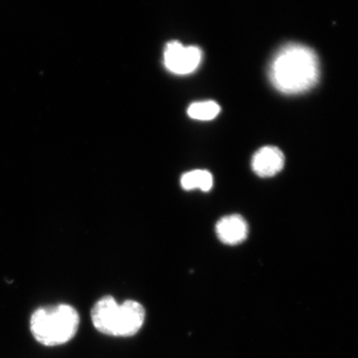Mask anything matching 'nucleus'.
Masks as SVG:
<instances>
[{
    "instance_id": "39448f33",
    "label": "nucleus",
    "mask_w": 358,
    "mask_h": 358,
    "mask_svg": "<svg viewBox=\"0 0 358 358\" xmlns=\"http://www.w3.org/2000/svg\"><path fill=\"white\" fill-rule=\"evenodd\" d=\"M285 155L277 147L261 148L252 157L251 166L260 178H271L284 169Z\"/></svg>"
},
{
    "instance_id": "6e6552de",
    "label": "nucleus",
    "mask_w": 358,
    "mask_h": 358,
    "mask_svg": "<svg viewBox=\"0 0 358 358\" xmlns=\"http://www.w3.org/2000/svg\"><path fill=\"white\" fill-rule=\"evenodd\" d=\"M220 106L214 101L192 103L188 107L187 115L197 121H211L220 113Z\"/></svg>"
},
{
    "instance_id": "20e7f679",
    "label": "nucleus",
    "mask_w": 358,
    "mask_h": 358,
    "mask_svg": "<svg viewBox=\"0 0 358 358\" xmlns=\"http://www.w3.org/2000/svg\"><path fill=\"white\" fill-rule=\"evenodd\" d=\"M201 49L196 46H185L180 42L167 43L164 52V64L173 74L185 76L197 70L201 64Z\"/></svg>"
},
{
    "instance_id": "7ed1b4c3",
    "label": "nucleus",
    "mask_w": 358,
    "mask_h": 358,
    "mask_svg": "<svg viewBox=\"0 0 358 358\" xmlns=\"http://www.w3.org/2000/svg\"><path fill=\"white\" fill-rule=\"evenodd\" d=\"M80 315L67 303L45 306L34 310L30 317V331L40 345L59 346L69 343L80 327Z\"/></svg>"
},
{
    "instance_id": "f03ea898",
    "label": "nucleus",
    "mask_w": 358,
    "mask_h": 358,
    "mask_svg": "<svg viewBox=\"0 0 358 358\" xmlns=\"http://www.w3.org/2000/svg\"><path fill=\"white\" fill-rule=\"evenodd\" d=\"M91 320L99 333L117 338H131L145 324V308L133 300L117 305L115 299L108 294L96 301L91 308Z\"/></svg>"
},
{
    "instance_id": "f257e3e1",
    "label": "nucleus",
    "mask_w": 358,
    "mask_h": 358,
    "mask_svg": "<svg viewBox=\"0 0 358 358\" xmlns=\"http://www.w3.org/2000/svg\"><path fill=\"white\" fill-rule=\"evenodd\" d=\"M268 78L273 87L285 95L306 93L319 82V58L305 45H285L271 61Z\"/></svg>"
},
{
    "instance_id": "0eeeda50",
    "label": "nucleus",
    "mask_w": 358,
    "mask_h": 358,
    "mask_svg": "<svg viewBox=\"0 0 358 358\" xmlns=\"http://www.w3.org/2000/svg\"><path fill=\"white\" fill-rule=\"evenodd\" d=\"M180 183L183 189L193 190L199 188L202 192H207L213 186V176L205 169H195L183 174Z\"/></svg>"
},
{
    "instance_id": "423d86ee",
    "label": "nucleus",
    "mask_w": 358,
    "mask_h": 358,
    "mask_svg": "<svg viewBox=\"0 0 358 358\" xmlns=\"http://www.w3.org/2000/svg\"><path fill=\"white\" fill-rule=\"evenodd\" d=\"M215 230L218 239L228 246L243 243L249 234L248 223L238 214L224 216L216 224Z\"/></svg>"
}]
</instances>
